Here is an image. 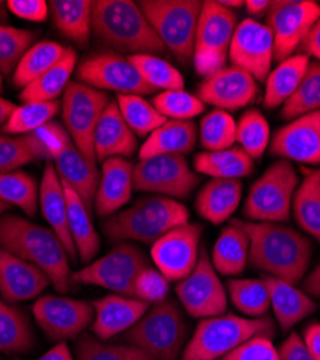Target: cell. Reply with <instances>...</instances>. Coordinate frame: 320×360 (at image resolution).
<instances>
[{"instance_id":"cell-63","label":"cell","mask_w":320,"mask_h":360,"mask_svg":"<svg viewBox=\"0 0 320 360\" xmlns=\"http://www.w3.org/2000/svg\"><path fill=\"white\" fill-rule=\"evenodd\" d=\"M4 89V81H2V74H0V93H2Z\"/></svg>"},{"instance_id":"cell-2","label":"cell","mask_w":320,"mask_h":360,"mask_svg":"<svg viewBox=\"0 0 320 360\" xmlns=\"http://www.w3.org/2000/svg\"><path fill=\"white\" fill-rule=\"evenodd\" d=\"M0 250L41 268L58 292L71 288L70 257L52 229L6 212L0 217Z\"/></svg>"},{"instance_id":"cell-1","label":"cell","mask_w":320,"mask_h":360,"mask_svg":"<svg viewBox=\"0 0 320 360\" xmlns=\"http://www.w3.org/2000/svg\"><path fill=\"white\" fill-rule=\"evenodd\" d=\"M231 222L248 235V259L255 268L293 285L303 280L312 257V244L306 236L277 222Z\"/></svg>"},{"instance_id":"cell-29","label":"cell","mask_w":320,"mask_h":360,"mask_svg":"<svg viewBox=\"0 0 320 360\" xmlns=\"http://www.w3.org/2000/svg\"><path fill=\"white\" fill-rule=\"evenodd\" d=\"M269 288L270 303L283 332L316 311L317 304L312 297L296 288L293 284L263 274L261 277Z\"/></svg>"},{"instance_id":"cell-51","label":"cell","mask_w":320,"mask_h":360,"mask_svg":"<svg viewBox=\"0 0 320 360\" xmlns=\"http://www.w3.org/2000/svg\"><path fill=\"white\" fill-rule=\"evenodd\" d=\"M169 294V280L158 268L146 266L134 281V298L156 304L165 302Z\"/></svg>"},{"instance_id":"cell-41","label":"cell","mask_w":320,"mask_h":360,"mask_svg":"<svg viewBox=\"0 0 320 360\" xmlns=\"http://www.w3.org/2000/svg\"><path fill=\"white\" fill-rule=\"evenodd\" d=\"M0 200L19 207L29 218H34L39 203V188L35 177L20 170L0 173Z\"/></svg>"},{"instance_id":"cell-53","label":"cell","mask_w":320,"mask_h":360,"mask_svg":"<svg viewBox=\"0 0 320 360\" xmlns=\"http://www.w3.org/2000/svg\"><path fill=\"white\" fill-rule=\"evenodd\" d=\"M8 8L20 19L29 22H44L48 18L49 5L44 0H9Z\"/></svg>"},{"instance_id":"cell-32","label":"cell","mask_w":320,"mask_h":360,"mask_svg":"<svg viewBox=\"0 0 320 360\" xmlns=\"http://www.w3.org/2000/svg\"><path fill=\"white\" fill-rule=\"evenodd\" d=\"M250 258L248 235L234 222L225 226L212 250V265L222 276L241 274Z\"/></svg>"},{"instance_id":"cell-8","label":"cell","mask_w":320,"mask_h":360,"mask_svg":"<svg viewBox=\"0 0 320 360\" xmlns=\"http://www.w3.org/2000/svg\"><path fill=\"white\" fill-rule=\"evenodd\" d=\"M299 176L288 160H277L250 189L244 215L251 222H286L292 212Z\"/></svg>"},{"instance_id":"cell-47","label":"cell","mask_w":320,"mask_h":360,"mask_svg":"<svg viewBox=\"0 0 320 360\" xmlns=\"http://www.w3.org/2000/svg\"><path fill=\"white\" fill-rule=\"evenodd\" d=\"M237 143L252 160L263 158L270 144V126L258 110H248L238 120Z\"/></svg>"},{"instance_id":"cell-9","label":"cell","mask_w":320,"mask_h":360,"mask_svg":"<svg viewBox=\"0 0 320 360\" xmlns=\"http://www.w3.org/2000/svg\"><path fill=\"white\" fill-rule=\"evenodd\" d=\"M37 133L56 165L58 176L65 185L77 192L91 212L100 180L97 166L85 159L68 131L60 123L51 122Z\"/></svg>"},{"instance_id":"cell-25","label":"cell","mask_w":320,"mask_h":360,"mask_svg":"<svg viewBox=\"0 0 320 360\" xmlns=\"http://www.w3.org/2000/svg\"><path fill=\"white\" fill-rule=\"evenodd\" d=\"M137 150V136L124 122L117 107L111 101L103 112L94 131L96 160L104 163L113 158H132Z\"/></svg>"},{"instance_id":"cell-16","label":"cell","mask_w":320,"mask_h":360,"mask_svg":"<svg viewBox=\"0 0 320 360\" xmlns=\"http://www.w3.org/2000/svg\"><path fill=\"white\" fill-rule=\"evenodd\" d=\"M177 295L186 313L195 319L222 316L226 311V290L205 248H200L193 271L177 284Z\"/></svg>"},{"instance_id":"cell-5","label":"cell","mask_w":320,"mask_h":360,"mask_svg":"<svg viewBox=\"0 0 320 360\" xmlns=\"http://www.w3.org/2000/svg\"><path fill=\"white\" fill-rule=\"evenodd\" d=\"M274 333V323L269 317L250 319L222 314L202 319L184 349L181 360H219L255 336L271 339Z\"/></svg>"},{"instance_id":"cell-28","label":"cell","mask_w":320,"mask_h":360,"mask_svg":"<svg viewBox=\"0 0 320 360\" xmlns=\"http://www.w3.org/2000/svg\"><path fill=\"white\" fill-rule=\"evenodd\" d=\"M198 140V129L192 120H167L148 136L139 150L140 160L162 155H188Z\"/></svg>"},{"instance_id":"cell-24","label":"cell","mask_w":320,"mask_h":360,"mask_svg":"<svg viewBox=\"0 0 320 360\" xmlns=\"http://www.w3.org/2000/svg\"><path fill=\"white\" fill-rule=\"evenodd\" d=\"M133 167L127 159L113 158L103 163L94 198V209L101 218H110L130 202L133 193Z\"/></svg>"},{"instance_id":"cell-21","label":"cell","mask_w":320,"mask_h":360,"mask_svg":"<svg viewBox=\"0 0 320 360\" xmlns=\"http://www.w3.org/2000/svg\"><path fill=\"white\" fill-rule=\"evenodd\" d=\"M270 153L283 160L320 165V111L295 118L277 130L270 141Z\"/></svg>"},{"instance_id":"cell-44","label":"cell","mask_w":320,"mask_h":360,"mask_svg":"<svg viewBox=\"0 0 320 360\" xmlns=\"http://www.w3.org/2000/svg\"><path fill=\"white\" fill-rule=\"evenodd\" d=\"M320 111V63L310 61L307 71L299 84L295 94L290 97L281 108L284 120L299 118L305 114Z\"/></svg>"},{"instance_id":"cell-11","label":"cell","mask_w":320,"mask_h":360,"mask_svg":"<svg viewBox=\"0 0 320 360\" xmlns=\"http://www.w3.org/2000/svg\"><path fill=\"white\" fill-rule=\"evenodd\" d=\"M110 96L79 81L67 85L63 94V120L65 130L79 152L91 165H97L94 131L108 104Z\"/></svg>"},{"instance_id":"cell-26","label":"cell","mask_w":320,"mask_h":360,"mask_svg":"<svg viewBox=\"0 0 320 360\" xmlns=\"http://www.w3.org/2000/svg\"><path fill=\"white\" fill-rule=\"evenodd\" d=\"M39 205L44 218L51 225L55 235L61 239L71 261H77V250L68 228V207L65 189L61 177L58 176L53 165L48 163L39 186Z\"/></svg>"},{"instance_id":"cell-4","label":"cell","mask_w":320,"mask_h":360,"mask_svg":"<svg viewBox=\"0 0 320 360\" xmlns=\"http://www.w3.org/2000/svg\"><path fill=\"white\" fill-rule=\"evenodd\" d=\"M188 207L167 196H148L133 206L111 215L104 222V233L111 241L155 244L173 228L189 222Z\"/></svg>"},{"instance_id":"cell-58","label":"cell","mask_w":320,"mask_h":360,"mask_svg":"<svg viewBox=\"0 0 320 360\" xmlns=\"http://www.w3.org/2000/svg\"><path fill=\"white\" fill-rule=\"evenodd\" d=\"M303 287H305L306 292H309L313 297L320 298V265L305 280Z\"/></svg>"},{"instance_id":"cell-49","label":"cell","mask_w":320,"mask_h":360,"mask_svg":"<svg viewBox=\"0 0 320 360\" xmlns=\"http://www.w3.org/2000/svg\"><path fill=\"white\" fill-rule=\"evenodd\" d=\"M37 34L13 26H0V74L15 72L23 55L31 49Z\"/></svg>"},{"instance_id":"cell-62","label":"cell","mask_w":320,"mask_h":360,"mask_svg":"<svg viewBox=\"0 0 320 360\" xmlns=\"http://www.w3.org/2000/svg\"><path fill=\"white\" fill-rule=\"evenodd\" d=\"M11 209V205H8L6 202H4V200H0V217H2L4 214H6L8 211Z\"/></svg>"},{"instance_id":"cell-38","label":"cell","mask_w":320,"mask_h":360,"mask_svg":"<svg viewBox=\"0 0 320 360\" xmlns=\"http://www.w3.org/2000/svg\"><path fill=\"white\" fill-rule=\"evenodd\" d=\"M65 52H67V48H64L58 42L42 41L35 44L23 55V58L20 59V63L18 64L13 72L15 86H19L23 89L29 84L37 81L53 65L60 63L63 56L65 55Z\"/></svg>"},{"instance_id":"cell-46","label":"cell","mask_w":320,"mask_h":360,"mask_svg":"<svg viewBox=\"0 0 320 360\" xmlns=\"http://www.w3.org/2000/svg\"><path fill=\"white\" fill-rule=\"evenodd\" d=\"M129 61L140 72L141 78L155 89H184L185 79L182 74L156 55H129Z\"/></svg>"},{"instance_id":"cell-57","label":"cell","mask_w":320,"mask_h":360,"mask_svg":"<svg viewBox=\"0 0 320 360\" xmlns=\"http://www.w3.org/2000/svg\"><path fill=\"white\" fill-rule=\"evenodd\" d=\"M37 360H75L65 342H58L51 350Z\"/></svg>"},{"instance_id":"cell-15","label":"cell","mask_w":320,"mask_h":360,"mask_svg":"<svg viewBox=\"0 0 320 360\" xmlns=\"http://www.w3.org/2000/svg\"><path fill=\"white\" fill-rule=\"evenodd\" d=\"M320 18V5L313 0H279L267 12V26L274 39V59L280 64L303 44Z\"/></svg>"},{"instance_id":"cell-14","label":"cell","mask_w":320,"mask_h":360,"mask_svg":"<svg viewBox=\"0 0 320 360\" xmlns=\"http://www.w3.org/2000/svg\"><path fill=\"white\" fill-rule=\"evenodd\" d=\"M77 78L100 91H115L119 96H148L156 89L151 86L124 58L114 52L94 53L85 58L77 70Z\"/></svg>"},{"instance_id":"cell-31","label":"cell","mask_w":320,"mask_h":360,"mask_svg":"<svg viewBox=\"0 0 320 360\" xmlns=\"http://www.w3.org/2000/svg\"><path fill=\"white\" fill-rule=\"evenodd\" d=\"M64 189L68 207V228L77 255L84 264L91 262L100 251V236L93 225L91 212L74 189L65 184Z\"/></svg>"},{"instance_id":"cell-34","label":"cell","mask_w":320,"mask_h":360,"mask_svg":"<svg viewBox=\"0 0 320 360\" xmlns=\"http://www.w3.org/2000/svg\"><path fill=\"white\" fill-rule=\"evenodd\" d=\"M75 64L77 52L68 48L60 63L53 65L37 81L22 89V93L19 96L20 101L23 104L58 101V98L64 94L67 85L70 84V78L75 70Z\"/></svg>"},{"instance_id":"cell-13","label":"cell","mask_w":320,"mask_h":360,"mask_svg":"<svg viewBox=\"0 0 320 360\" xmlns=\"http://www.w3.org/2000/svg\"><path fill=\"white\" fill-rule=\"evenodd\" d=\"M200 177L185 156L162 155L143 159L133 167V186L139 192L185 199L199 185Z\"/></svg>"},{"instance_id":"cell-50","label":"cell","mask_w":320,"mask_h":360,"mask_svg":"<svg viewBox=\"0 0 320 360\" xmlns=\"http://www.w3.org/2000/svg\"><path fill=\"white\" fill-rule=\"evenodd\" d=\"M155 108L167 120H192L205 111L198 96H193L185 89H170L162 91L153 98Z\"/></svg>"},{"instance_id":"cell-39","label":"cell","mask_w":320,"mask_h":360,"mask_svg":"<svg viewBox=\"0 0 320 360\" xmlns=\"http://www.w3.org/2000/svg\"><path fill=\"white\" fill-rule=\"evenodd\" d=\"M34 342L32 328L25 313L0 298V352L27 353Z\"/></svg>"},{"instance_id":"cell-45","label":"cell","mask_w":320,"mask_h":360,"mask_svg":"<svg viewBox=\"0 0 320 360\" xmlns=\"http://www.w3.org/2000/svg\"><path fill=\"white\" fill-rule=\"evenodd\" d=\"M115 103L127 126L139 137H148L167 122V118L141 96H119Z\"/></svg>"},{"instance_id":"cell-33","label":"cell","mask_w":320,"mask_h":360,"mask_svg":"<svg viewBox=\"0 0 320 360\" xmlns=\"http://www.w3.org/2000/svg\"><path fill=\"white\" fill-rule=\"evenodd\" d=\"M310 58L306 53H296L280 63L266 79L264 107L269 110L283 105L295 94L302 82Z\"/></svg>"},{"instance_id":"cell-61","label":"cell","mask_w":320,"mask_h":360,"mask_svg":"<svg viewBox=\"0 0 320 360\" xmlns=\"http://www.w3.org/2000/svg\"><path fill=\"white\" fill-rule=\"evenodd\" d=\"M218 4L228 8V9L245 6V2H243V0H218Z\"/></svg>"},{"instance_id":"cell-55","label":"cell","mask_w":320,"mask_h":360,"mask_svg":"<svg viewBox=\"0 0 320 360\" xmlns=\"http://www.w3.org/2000/svg\"><path fill=\"white\" fill-rule=\"evenodd\" d=\"M302 48L305 51V53L309 56H314L316 61L320 63V18L317 19V22L313 25V27L310 29V32L307 34V37L305 38Z\"/></svg>"},{"instance_id":"cell-10","label":"cell","mask_w":320,"mask_h":360,"mask_svg":"<svg viewBox=\"0 0 320 360\" xmlns=\"http://www.w3.org/2000/svg\"><path fill=\"white\" fill-rule=\"evenodd\" d=\"M237 27V15L218 2H202L199 15L193 65L207 78L225 67L232 35Z\"/></svg>"},{"instance_id":"cell-54","label":"cell","mask_w":320,"mask_h":360,"mask_svg":"<svg viewBox=\"0 0 320 360\" xmlns=\"http://www.w3.org/2000/svg\"><path fill=\"white\" fill-rule=\"evenodd\" d=\"M279 354L280 360H314L297 333H292L283 342Z\"/></svg>"},{"instance_id":"cell-12","label":"cell","mask_w":320,"mask_h":360,"mask_svg":"<svg viewBox=\"0 0 320 360\" xmlns=\"http://www.w3.org/2000/svg\"><path fill=\"white\" fill-rule=\"evenodd\" d=\"M149 261L132 243H122L104 257L72 273V283L97 285L119 295L134 298V281Z\"/></svg>"},{"instance_id":"cell-56","label":"cell","mask_w":320,"mask_h":360,"mask_svg":"<svg viewBox=\"0 0 320 360\" xmlns=\"http://www.w3.org/2000/svg\"><path fill=\"white\" fill-rule=\"evenodd\" d=\"M303 342L312 357L314 360H320V323H313L307 326Z\"/></svg>"},{"instance_id":"cell-43","label":"cell","mask_w":320,"mask_h":360,"mask_svg":"<svg viewBox=\"0 0 320 360\" xmlns=\"http://www.w3.org/2000/svg\"><path fill=\"white\" fill-rule=\"evenodd\" d=\"M200 146L207 152H219L237 143V122L228 111L212 110L200 120Z\"/></svg>"},{"instance_id":"cell-20","label":"cell","mask_w":320,"mask_h":360,"mask_svg":"<svg viewBox=\"0 0 320 360\" xmlns=\"http://www.w3.org/2000/svg\"><path fill=\"white\" fill-rule=\"evenodd\" d=\"M258 93L257 81L243 68L224 67L203 78L198 88V98L224 111H237L250 105Z\"/></svg>"},{"instance_id":"cell-52","label":"cell","mask_w":320,"mask_h":360,"mask_svg":"<svg viewBox=\"0 0 320 360\" xmlns=\"http://www.w3.org/2000/svg\"><path fill=\"white\" fill-rule=\"evenodd\" d=\"M219 360H280V354L270 338L255 336Z\"/></svg>"},{"instance_id":"cell-3","label":"cell","mask_w":320,"mask_h":360,"mask_svg":"<svg viewBox=\"0 0 320 360\" xmlns=\"http://www.w3.org/2000/svg\"><path fill=\"white\" fill-rule=\"evenodd\" d=\"M93 32L113 49L130 55H162L167 49L132 0H96L91 13Z\"/></svg>"},{"instance_id":"cell-23","label":"cell","mask_w":320,"mask_h":360,"mask_svg":"<svg viewBox=\"0 0 320 360\" xmlns=\"http://www.w3.org/2000/svg\"><path fill=\"white\" fill-rule=\"evenodd\" d=\"M94 321L91 330L97 339L110 340L130 330L151 309L141 300L119 294L105 295L93 302Z\"/></svg>"},{"instance_id":"cell-19","label":"cell","mask_w":320,"mask_h":360,"mask_svg":"<svg viewBox=\"0 0 320 360\" xmlns=\"http://www.w3.org/2000/svg\"><path fill=\"white\" fill-rule=\"evenodd\" d=\"M228 56L232 65L243 68L255 81H266L274 61V39L270 27L251 18L241 20L232 35Z\"/></svg>"},{"instance_id":"cell-48","label":"cell","mask_w":320,"mask_h":360,"mask_svg":"<svg viewBox=\"0 0 320 360\" xmlns=\"http://www.w3.org/2000/svg\"><path fill=\"white\" fill-rule=\"evenodd\" d=\"M77 360H155L152 354L130 345H105L84 335L75 345Z\"/></svg>"},{"instance_id":"cell-40","label":"cell","mask_w":320,"mask_h":360,"mask_svg":"<svg viewBox=\"0 0 320 360\" xmlns=\"http://www.w3.org/2000/svg\"><path fill=\"white\" fill-rule=\"evenodd\" d=\"M231 303L250 319H261L271 307L270 292L263 280L234 278L226 284Z\"/></svg>"},{"instance_id":"cell-37","label":"cell","mask_w":320,"mask_h":360,"mask_svg":"<svg viewBox=\"0 0 320 360\" xmlns=\"http://www.w3.org/2000/svg\"><path fill=\"white\" fill-rule=\"evenodd\" d=\"M42 159L51 160V156L37 131L23 136L0 134V173L16 172Z\"/></svg>"},{"instance_id":"cell-22","label":"cell","mask_w":320,"mask_h":360,"mask_svg":"<svg viewBox=\"0 0 320 360\" xmlns=\"http://www.w3.org/2000/svg\"><path fill=\"white\" fill-rule=\"evenodd\" d=\"M51 284L37 265L0 250V298L13 304L34 300Z\"/></svg>"},{"instance_id":"cell-18","label":"cell","mask_w":320,"mask_h":360,"mask_svg":"<svg viewBox=\"0 0 320 360\" xmlns=\"http://www.w3.org/2000/svg\"><path fill=\"white\" fill-rule=\"evenodd\" d=\"M202 226L185 224L173 228L152 245V259L159 271L169 281L186 278L198 264Z\"/></svg>"},{"instance_id":"cell-60","label":"cell","mask_w":320,"mask_h":360,"mask_svg":"<svg viewBox=\"0 0 320 360\" xmlns=\"http://www.w3.org/2000/svg\"><path fill=\"white\" fill-rule=\"evenodd\" d=\"M15 110H16V105L12 101L0 97V126L4 127L6 124L9 117Z\"/></svg>"},{"instance_id":"cell-35","label":"cell","mask_w":320,"mask_h":360,"mask_svg":"<svg viewBox=\"0 0 320 360\" xmlns=\"http://www.w3.org/2000/svg\"><path fill=\"white\" fill-rule=\"evenodd\" d=\"M303 182L293 198V214L299 226L320 244V167H303Z\"/></svg>"},{"instance_id":"cell-30","label":"cell","mask_w":320,"mask_h":360,"mask_svg":"<svg viewBox=\"0 0 320 360\" xmlns=\"http://www.w3.org/2000/svg\"><path fill=\"white\" fill-rule=\"evenodd\" d=\"M48 5L58 31L79 48L89 45L93 32V2L90 0H52Z\"/></svg>"},{"instance_id":"cell-17","label":"cell","mask_w":320,"mask_h":360,"mask_svg":"<svg viewBox=\"0 0 320 360\" xmlns=\"http://www.w3.org/2000/svg\"><path fill=\"white\" fill-rule=\"evenodd\" d=\"M32 310L42 332L55 342L78 338L94 321L93 303L60 295L39 297Z\"/></svg>"},{"instance_id":"cell-27","label":"cell","mask_w":320,"mask_h":360,"mask_svg":"<svg viewBox=\"0 0 320 360\" xmlns=\"http://www.w3.org/2000/svg\"><path fill=\"white\" fill-rule=\"evenodd\" d=\"M243 196L241 180L211 179L199 191L195 202L198 215L214 225L229 219L237 211Z\"/></svg>"},{"instance_id":"cell-7","label":"cell","mask_w":320,"mask_h":360,"mask_svg":"<svg viewBox=\"0 0 320 360\" xmlns=\"http://www.w3.org/2000/svg\"><path fill=\"white\" fill-rule=\"evenodd\" d=\"M137 5L166 49L182 64L193 61L202 2L198 0H140Z\"/></svg>"},{"instance_id":"cell-36","label":"cell","mask_w":320,"mask_h":360,"mask_svg":"<svg viewBox=\"0 0 320 360\" xmlns=\"http://www.w3.org/2000/svg\"><path fill=\"white\" fill-rule=\"evenodd\" d=\"M195 170L212 179L247 177L254 170V160L241 147H231L219 152H202L196 155Z\"/></svg>"},{"instance_id":"cell-6","label":"cell","mask_w":320,"mask_h":360,"mask_svg":"<svg viewBox=\"0 0 320 360\" xmlns=\"http://www.w3.org/2000/svg\"><path fill=\"white\" fill-rule=\"evenodd\" d=\"M186 336L188 327L181 309L173 300L166 298L153 304L120 340L143 349L155 360H179Z\"/></svg>"},{"instance_id":"cell-59","label":"cell","mask_w":320,"mask_h":360,"mask_svg":"<svg viewBox=\"0 0 320 360\" xmlns=\"http://www.w3.org/2000/svg\"><path fill=\"white\" fill-rule=\"evenodd\" d=\"M271 4L273 2H269V0H248V2H245V8L248 15L260 16L269 12Z\"/></svg>"},{"instance_id":"cell-42","label":"cell","mask_w":320,"mask_h":360,"mask_svg":"<svg viewBox=\"0 0 320 360\" xmlns=\"http://www.w3.org/2000/svg\"><path fill=\"white\" fill-rule=\"evenodd\" d=\"M60 108V101L25 103L12 112L6 124L2 127V134L23 136L35 133L51 123Z\"/></svg>"}]
</instances>
